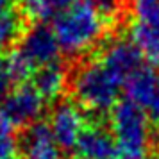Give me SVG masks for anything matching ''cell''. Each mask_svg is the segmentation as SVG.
<instances>
[{
  "label": "cell",
  "instance_id": "cell-12",
  "mask_svg": "<svg viewBox=\"0 0 159 159\" xmlns=\"http://www.w3.org/2000/svg\"><path fill=\"white\" fill-rule=\"evenodd\" d=\"M130 9L136 23L159 29V0H132Z\"/></svg>",
  "mask_w": 159,
  "mask_h": 159
},
{
  "label": "cell",
  "instance_id": "cell-1",
  "mask_svg": "<svg viewBox=\"0 0 159 159\" xmlns=\"http://www.w3.org/2000/svg\"><path fill=\"white\" fill-rule=\"evenodd\" d=\"M107 27V13L93 0H77L52 25L61 54L68 57H82L89 54L104 39Z\"/></svg>",
  "mask_w": 159,
  "mask_h": 159
},
{
  "label": "cell",
  "instance_id": "cell-13",
  "mask_svg": "<svg viewBox=\"0 0 159 159\" xmlns=\"http://www.w3.org/2000/svg\"><path fill=\"white\" fill-rule=\"evenodd\" d=\"M77 0H39L29 15L38 20H56L65 11L72 7Z\"/></svg>",
  "mask_w": 159,
  "mask_h": 159
},
{
  "label": "cell",
  "instance_id": "cell-14",
  "mask_svg": "<svg viewBox=\"0 0 159 159\" xmlns=\"http://www.w3.org/2000/svg\"><path fill=\"white\" fill-rule=\"evenodd\" d=\"M16 148H18V141L15 136V129L0 118V159L15 157Z\"/></svg>",
  "mask_w": 159,
  "mask_h": 159
},
{
  "label": "cell",
  "instance_id": "cell-6",
  "mask_svg": "<svg viewBox=\"0 0 159 159\" xmlns=\"http://www.w3.org/2000/svg\"><path fill=\"white\" fill-rule=\"evenodd\" d=\"M127 100L147 111V115L159 122V73L150 65H143L125 82Z\"/></svg>",
  "mask_w": 159,
  "mask_h": 159
},
{
  "label": "cell",
  "instance_id": "cell-2",
  "mask_svg": "<svg viewBox=\"0 0 159 159\" xmlns=\"http://www.w3.org/2000/svg\"><path fill=\"white\" fill-rule=\"evenodd\" d=\"M122 88H125V79L98 56L80 65L72 79L77 104L91 113H111L118 104Z\"/></svg>",
  "mask_w": 159,
  "mask_h": 159
},
{
  "label": "cell",
  "instance_id": "cell-9",
  "mask_svg": "<svg viewBox=\"0 0 159 159\" xmlns=\"http://www.w3.org/2000/svg\"><path fill=\"white\" fill-rule=\"evenodd\" d=\"M32 86L36 88V91L41 95L45 102L57 100L63 97V93L68 88V72L59 63L43 66V68L36 70Z\"/></svg>",
  "mask_w": 159,
  "mask_h": 159
},
{
  "label": "cell",
  "instance_id": "cell-5",
  "mask_svg": "<svg viewBox=\"0 0 159 159\" xmlns=\"http://www.w3.org/2000/svg\"><path fill=\"white\" fill-rule=\"evenodd\" d=\"M48 127L61 150H75L86 129V116L79 104L70 100L57 102L50 113Z\"/></svg>",
  "mask_w": 159,
  "mask_h": 159
},
{
  "label": "cell",
  "instance_id": "cell-3",
  "mask_svg": "<svg viewBox=\"0 0 159 159\" xmlns=\"http://www.w3.org/2000/svg\"><path fill=\"white\" fill-rule=\"evenodd\" d=\"M59 54L61 48L54 29L45 23L32 25L27 32H23L18 50L9 57L15 80H23L39 68L57 63Z\"/></svg>",
  "mask_w": 159,
  "mask_h": 159
},
{
  "label": "cell",
  "instance_id": "cell-4",
  "mask_svg": "<svg viewBox=\"0 0 159 159\" xmlns=\"http://www.w3.org/2000/svg\"><path fill=\"white\" fill-rule=\"evenodd\" d=\"M45 100L36 91L34 86H16L0 104V118L9 123L13 129L27 127L38 123L39 116L43 115Z\"/></svg>",
  "mask_w": 159,
  "mask_h": 159
},
{
  "label": "cell",
  "instance_id": "cell-15",
  "mask_svg": "<svg viewBox=\"0 0 159 159\" xmlns=\"http://www.w3.org/2000/svg\"><path fill=\"white\" fill-rule=\"evenodd\" d=\"M15 75L11 72V65H9V57H2L0 56V104L4 98L11 93V88L15 84Z\"/></svg>",
  "mask_w": 159,
  "mask_h": 159
},
{
  "label": "cell",
  "instance_id": "cell-8",
  "mask_svg": "<svg viewBox=\"0 0 159 159\" xmlns=\"http://www.w3.org/2000/svg\"><path fill=\"white\" fill-rule=\"evenodd\" d=\"M75 150L79 159H118V147L111 130L97 123L84 129Z\"/></svg>",
  "mask_w": 159,
  "mask_h": 159
},
{
  "label": "cell",
  "instance_id": "cell-11",
  "mask_svg": "<svg viewBox=\"0 0 159 159\" xmlns=\"http://www.w3.org/2000/svg\"><path fill=\"white\" fill-rule=\"evenodd\" d=\"M22 36V20L18 13L11 7H0V52L13 47Z\"/></svg>",
  "mask_w": 159,
  "mask_h": 159
},
{
  "label": "cell",
  "instance_id": "cell-10",
  "mask_svg": "<svg viewBox=\"0 0 159 159\" xmlns=\"http://www.w3.org/2000/svg\"><path fill=\"white\" fill-rule=\"evenodd\" d=\"M129 39L150 66L159 65V29L134 22L129 29Z\"/></svg>",
  "mask_w": 159,
  "mask_h": 159
},
{
  "label": "cell",
  "instance_id": "cell-18",
  "mask_svg": "<svg viewBox=\"0 0 159 159\" xmlns=\"http://www.w3.org/2000/svg\"><path fill=\"white\" fill-rule=\"evenodd\" d=\"M15 0H0V7H9Z\"/></svg>",
  "mask_w": 159,
  "mask_h": 159
},
{
  "label": "cell",
  "instance_id": "cell-7",
  "mask_svg": "<svg viewBox=\"0 0 159 159\" xmlns=\"http://www.w3.org/2000/svg\"><path fill=\"white\" fill-rule=\"evenodd\" d=\"M98 57L106 65L111 66L116 73H120L123 79H125V82H127V79L136 72L138 68L143 66L141 54L132 45V41L130 39H125V38H118V39L109 41L100 50Z\"/></svg>",
  "mask_w": 159,
  "mask_h": 159
},
{
  "label": "cell",
  "instance_id": "cell-16",
  "mask_svg": "<svg viewBox=\"0 0 159 159\" xmlns=\"http://www.w3.org/2000/svg\"><path fill=\"white\" fill-rule=\"evenodd\" d=\"M95 4L98 6V7H102L106 13H109V11H113V9L118 6V2L120 0H93Z\"/></svg>",
  "mask_w": 159,
  "mask_h": 159
},
{
  "label": "cell",
  "instance_id": "cell-17",
  "mask_svg": "<svg viewBox=\"0 0 159 159\" xmlns=\"http://www.w3.org/2000/svg\"><path fill=\"white\" fill-rule=\"evenodd\" d=\"M20 2L23 4V7H25V11H27V13H30V11L34 9V6H36V4L39 2V0H20Z\"/></svg>",
  "mask_w": 159,
  "mask_h": 159
},
{
  "label": "cell",
  "instance_id": "cell-19",
  "mask_svg": "<svg viewBox=\"0 0 159 159\" xmlns=\"http://www.w3.org/2000/svg\"><path fill=\"white\" fill-rule=\"evenodd\" d=\"M11 159H16V157H11Z\"/></svg>",
  "mask_w": 159,
  "mask_h": 159
}]
</instances>
